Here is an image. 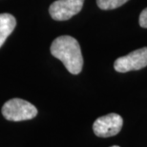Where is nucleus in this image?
Wrapping results in <instances>:
<instances>
[{
    "label": "nucleus",
    "mask_w": 147,
    "mask_h": 147,
    "mask_svg": "<svg viewBox=\"0 0 147 147\" xmlns=\"http://www.w3.org/2000/svg\"><path fill=\"white\" fill-rule=\"evenodd\" d=\"M16 26V20L10 13H0V48L8 38V36L14 32Z\"/></svg>",
    "instance_id": "obj_6"
},
{
    "label": "nucleus",
    "mask_w": 147,
    "mask_h": 147,
    "mask_svg": "<svg viewBox=\"0 0 147 147\" xmlns=\"http://www.w3.org/2000/svg\"><path fill=\"white\" fill-rule=\"evenodd\" d=\"M111 147H120V146H118V145H114V146H111Z\"/></svg>",
    "instance_id": "obj_9"
},
{
    "label": "nucleus",
    "mask_w": 147,
    "mask_h": 147,
    "mask_svg": "<svg viewBox=\"0 0 147 147\" xmlns=\"http://www.w3.org/2000/svg\"><path fill=\"white\" fill-rule=\"evenodd\" d=\"M128 0H96V4L101 10H113L122 6Z\"/></svg>",
    "instance_id": "obj_7"
},
{
    "label": "nucleus",
    "mask_w": 147,
    "mask_h": 147,
    "mask_svg": "<svg viewBox=\"0 0 147 147\" xmlns=\"http://www.w3.org/2000/svg\"><path fill=\"white\" fill-rule=\"evenodd\" d=\"M84 0H57L49 8V13L55 21H66L77 14L83 7Z\"/></svg>",
    "instance_id": "obj_5"
},
{
    "label": "nucleus",
    "mask_w": 147,
    "mask_h": 147,
    "mask_svg": "<svg viewBox=\"0 0 147 147\" xmlns=\"http://www.w3.org/2000/svg\"><path fill=\"white\" fill-rule=\"evenodd\" d=\"M2 114L8 121H21L34 119L37 115V109L25 100L14 98L5 102L2 107Z\"/></svg>",
    "instance_id": "obj_2"
},
{
    "label": "nucleus",
    "mask_w": 147,
    "mask_h": 147,
    "mask_svg": "<svg viewBox=\"0 0 147 147\" xmlns=\"http://www.w3.org/2000/svg\"><path fill=\"white\" fill-rule=\"evenodd\" d=\"M123 125L121 116L110 113L96 119L93 124V130L96 136L101 138H109L118 135Z\"/></svg>",
    "instance_id": "obj_3"
},
{
    "label": "nucleus",
    "mask_w": 147,
    "mask_h": 147,
    "mask_svg": "<svg viewBox=\"0 0 147 147\" xmlns=\"http://www.w3.org/2000/svg\"><path fill=\"white\" fill-rule=\"evenodd\" d=\"M53 56L60 60L72 74H79L82 70L83 57L79 42L69 35L58 36L51 45Z\"/></svg>",
    "instance_id": "obj_1"
},
{
    "label": "nucleus",
    "mask_w": 147,
    "mask_h": 147,
    "mask_svg": "<svg viewBox=\"0 0 147 147\" xmlns=\"http://www.w3.org/2000/svg\"><path fill=\"white\" fill-rule=\"evenodd\" d=\"M147 65V48H142L130 52L129 54L118 58L115 61L116 71L121 73L139 70Z\"/></svg>",
    "instance_id": "obj_4"
},
{
    "label": "nucleus",
    "mask_w": 147,
    "mask_h": 147,
    "mask_svg": "<svg viewBox=\"0 0 147 147\" xmlns=\"http://www.w3.org/2000/svg\"><path fill=\"white\" fill-rule=\"evenodd\" d=\"M139 22L140 27L147 29V8L144 9V10L142 11V13H140V15H139Z\"/></svg>",
    "instance_id": "obj_8"
}]
</instances>
